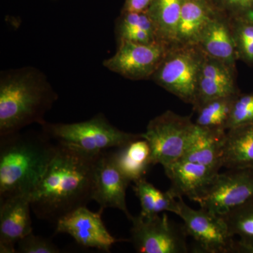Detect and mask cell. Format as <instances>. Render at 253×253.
<instances>
[{"label":"cell","mask_w":253,"mask_h":253,"mask_svg":"<svg viewBox=\"0 0 253 253\" xmlns=\"http://www.w3.org/2000/svg\"><path fill=\"white\" fill-rule=\"evenodd\" d=\"M42 131L56 143L67 144L89 154H99L122 146L131 140L141 137V134H132L118 129L103 114L83 122L48 123L42 125Z\"/></svg>","instance_id":"obj_4"},{"label":"cell","mask_w":253,"mask_h":253,"mask_svg":"<svg viewBox=\"0 0 253 253\" xmlns=\"http://www.w3.org/2000/svg\"><path fill=\"white\" fill-rule=\"evenodd\" d=\"M222 217L242 252L253 253V197Z\"/></svg>","instance_id":"obj_24"},{"label":"cell","mask_w":253,"mask_h":253,"mask_svg":"<svg viewBox=\"0 0 253 253\" xmlns=\"http://www.w3.org/2000/svg\"><path fill=\"white\" fill-rule=\"evenodd\" d=\"M113 155L118 168L130 183L145 177L153 166L151 148L142 136L114 149Z\"/></svg>","instance_id":"obj_20"},{"label":"cell","mask_w":253,"mask_h":253,"mask_svg":"<svg viewBox=\"0 0 253 253\" xmlns=\"http://www.w3.org/2000/svg\"><path fill=\"white\" fill-rule=\"evenodd\" d=\"M57 95L43 75L34 68L4 72L0 81V136L21 131L44 116Z\"/></svg>","instance_id":"obj_3"},{"label":"cell","mask_w":253,"mask_h":253,"mask_svg":"<svg viewBox=\"0 0 253 253\" xmlns=\"http://www.w3.org/2000/svg\"><path fill=\"white\" fill-rule=\"evenodd\" d=\"M221 166L226 169H253V123L226 131Z\"/></svg>","instance_id":"obj_19"},{"label":"cell","mask_w":253,"mask_h":253,"mask_svg":"<svg viewBox=\"0 0 253 253\" xmlns=\"http://www.w3.org/2000/svg\"><path fill=\"white\" fill-rule=\"evenodd\" d=\"M130 184L121 172L113 158V151L100 153L95 166L93 201L100 206V210L116 208L131 217L126 208V191Z\"/></svg>","instance_id":"obj_12"},{"label":"cell","mask_w":253,"mask_h":253,"mask_svg":"<svg viewBox=\"0 0 253 253\" xmlns=\"http://www.w3.org/2000/svg\"><path fill=\"white\" fill-rule=\"evenodd\" d=\"M131 242L141 253H186L189 252L184 226L177 225L166 213L146 218L140 214L129 217Z\"/></svg>","instance_id":"obj_8"},{"label":"cell","mask_w":253,"mask_h":253,"mask_svg":"<svg viewBox=\"0 0 253 253\" xmlns=\"http://www.w3.org/2000/svg\"><path fill=\"white\" fill-rule=\"evenodd\" d=\"M44 132L0 136V200L32 194L57 150Z\"/></svg>","instance_id":"obj_2"},{"label":"cell","mask_w":253,"mask_h":253,"mask_svg":"<svg viewBox=\"0 0 253 253\" xmlns=\"http://www.w3.org/2000/svg\"><path fill=\"white\" fill-rule=\"evenodd\" d=\"M128 29L144 30L156 36L154 25L146 11L135 13L123 11L118 23L117 32Z\"/></svg>","instance_id":"obj_29"},{"label":"cell","mask_w":253,"mask_h":253,"mask_svg":"<svg viewBox=\"0 0 253 253\" xmlns=\"http://www.w3.org/2000/svg\"><path fill=\"white\" fill-rule=\"evenodd\" d=\"M57 144L56 154L39 184L30 195L37 217L56 224L92 200L95 166L99 154Z\"/></svg>","instance_id":"obj_1"},{"label":"cell","mask_w":253,"mask_h":253,"mask_svg":"<svg viewBox=\"0 0 253 253\" xmlns=\"http://www.w3.org/2000/svg\"><path fill=\"white\" fill-rule=\"evenodd\" d=\"M133 189L140 202V214L143 217H152L163 212L179 214V201L168 191L163 192L155 187L145 177L135 181Z\"/></svg>","instance_id":"obj_22"},{"label":"cell","mask_w":253,"mask_h":253,"mask_svg":"<svg viewBox=\"0 0 253 253\" xmlns=\"http://www.w3.org/2000/svg\"><path fill=\"white\" fill-rule=\"evenodd\" d=\"M238 94L210 100L194 108V111L197 113L195 124L209 130L226 132L233 104Z\"/></svg>","instance_id":"obj_23"},{"label":"cell","mask_w":253,"mask_h":253,"mask_svg":"<svg viewBox=\"0 0 253 253\" xmlns=\"http://www.w3.org/2000/svg\"><path fill=\"white\" fill-rule=\"evenodd\" d=\"M216 11L231 20H253V0H208Z\"/></svg>","instance_id":"obj_26"},{"label":"cell","mask_w":253,"mask_h":253,"mask_svg":"<svg viewBox=\"0 0 253 253\" xmlns=\"http://www.w3.org/2000/svg\"><path fill=\"white\" fill-rule=\"evenodd\" d=\"M183 0H152L146 13L152 21L158 42L176 44Z\"/></svg>","instance_id":"obj_21"},{"label":"cell","mask_w":253,"mask_h":253,"mask_svg":"<svg viewBox=\"0 0 253 253\" xmlns=\"http://www.w3.org/2000/svg\"><path fill=\"white\" fill-rule=\"evenodd\" d=\"M231 20V19H230ZM238 60L253 66V21L249 18L231 20Z\"/></svg>","instance_id":"obj_25"},{"label":"cell","mask_w":253,"mask_h":253,"mask_svg":"<svg viewBox=\"0 0 253 253\" xmlns=\"http://www.w3.org/2000/svg\"><path fill=\"white\" fill-rule=\"evenodd\" d=\"M236 81V66L206 54L193 109L210 100L239 94Z\"/></svg>","instance_id":"obj_14"},{"label":"cell","mask_w":253,"mask_h":253,"mask_svg":"<svg viewBox=\"0 0 253 253\" xmlns=\"http://www.w3.org/2000/svg\"><path fill=\"white\" fill-rule=\"evenodd\" d=\"M196 124L189 116L167 111L151 120L141 136L149 143L153 166L163 168L184 156Z\"/></svg>","instance_id":"obj_6"},{"label":"cell","mask_w":253,"mask_h":253,"mask_svg":"<svg viewBox=\"0 0 253 253\" xmlns=\"http://www.w3.org/2000/svg\"><path fill=\"white\" fill-rule=\"evenodd\" d=\"M253 197V169H227L217 173L194 202L223 216Z\"/></svg>","instance_id":"obj_9"},{"label":"cell","mask_w":253,"mask_h":253,"mask_svg":"<svg viewBox=\"0 0 253 253\" xmlns=\"http://www.w3.org/2000/svg\"><path fill=\"white\" fill-rule=\"evenodd\" d=\"M168 48L161 42L145 44L121 40L116 54L104 61V66L132 81L149 79L162 62Z\"/></svg>","instance_id":"obj_10"},{"label":"cell","mask_w":253,"mask_h":253,"mask_svg":"<svg viewBox=\"0 0 253 253\" xmlns=\"http://www.w3.org/2000/svg\"><path fill=\"white\" fill-rule=\"evenodd\" d=\"M183 226L194 241V252L201 253H243L239 241L231 234L225 219L221 215L200 208L194 209L183 198L178 199Z\"/></svg>","instance_id":"obj_7"},{"label":"cell","mask_w":253,"mask_h":253,"mask_svg":"<svg viewBox=\"0 0 253 253\" xmlns=\"http://www.w3.org/2000/svg\"><path fill=\"white\" fill-rule=\"evenodd\" d=\"M28 195L0 200V253H17L16 245L33 232Z\"/></svg>","instance_id":"obj_13"},{"label":"cell","mask_w":253,"mask_h":253,"mask_svg":"<svg viewBox=\"0 0 253 253\" xmlns=\"http://www.w3.org/2000/svg\"><path fill=\"white\" fill-rule=\"evenodd\" d=\"M205 56L206 54L197 44L169 46L151 79L193 106Z\"/></svg>","instance_id":"obj_5"},{"label":"cell","mask_w":253,"mask_h":253,"mask_svg":"<svg viewBox=\"0 0 253 253\" xmlns=\"http://www.w3.org/2000/svg\"><path fill=\"white\" fill-rule=\"evenodd\" d=\"M215 11L208 0H183L175 44H198Z\"/></svg>","instance_id":"obj_17"},{"label":"cell","mask_w":253,"mask_h":253,"mask_svg":"<svg viewBox=\"0 0 253 253\" xmlns=\"http://www.w3.org/2000/svg\"><path fill=\"white\" fill-rule=\"evenodd\" d=\"M152 0H126L123 11L141 13L146 11Z\"/></svg>","instance_id":"obj_30"},{"label":"cell","mask_w":253,"mask_h":253,"mask_svg":"<svg viewBox=\"0 0 253 253\" xmlns=\"http://www.w3.org/2000/svg\"><path fill=\"white\" fill-rule=\"evenodd\" d=\"M170 181L168 190L175 199L186 197L195 201L211 184L219 169L184 159L171 163L164 168Z\"/></svg>","instance_id":"obj_15"},{"label":"cell","mask_w":253,"mask_h":253,"mask_svg":"<svg viewBox=\"0 0 253 253\" xmlns=\"http://www.w3.org/2000/svg\"><path fill=\"white\" fill-rule=\"evenodd\" d=\"M197 45L208 56L236 66L238 56L231 20L219 11L208 23Z\"/></svg>","instance_id":"obj_16"},{"label":"cell","mask_w":253,"mask_h":253,"mask_svg":"<svg viewBox=\"0 0 253 253\" xmlns=\"http://www.w3.org/2000/svg\"><path fill=\"white\" fill-rule=\"evenodd\" d=\"M226 132H217L196 125L194 133L181 159L220 170Z\"/></svg>","instance_id":"obj_18"},{"label":"cell","mask_w":253,"mask_h":253,"mask_svg":"<svg viewBox=\"0 0 253 253\" xmlns=\"http://www.w3.org/2000/svg\"><path fill=\"white\" fill-rule=\"evenodd\" d=\"M253 123V92L239 93L234 100L227 125L228 129Z\"/></svg>","instance_id":"obj_27"},{"label":"cell","mask_w":253,"mask_h":253,"mask_svg":"<svg viewBox=\"0 0 253 253\" xmlns=\"http://www.w3.org/2000/svg\"><path fill=\"white\" fill-rule=\"evenodd\" d=\"M103 211L93 212L86 206L75 210L56 224V233L68 234L78 244L110 253L115 244L126 239H116L106 229L101 219Z\"/></svg>","instance_id":"obj_11"},{"label":"cell","mask_w":253,"mask_h":253,"mask_svg":"<svg viewBox=\"0 0 253 253\" xmlns=\"http://www.w3.org/2000/svg\"><path fill=\"white\" fill-rule=\"evenodd\" d=\"M17 253H59L61 251L49 239L36 236L33 232L20 240L17 244Z\"/></svg>","instance_id":"obj_28"}]
</instances>
